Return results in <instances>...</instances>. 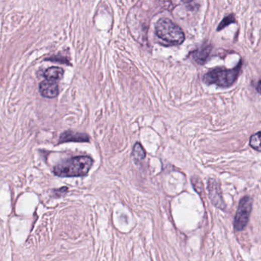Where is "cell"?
I'll list each match as a JSON object with an SVG mask.
<instances>
[{
  "mask_svg": "<svg viewBox=\"0 0 261 261\" xmlns=\"http://www.w3.org/2000/svg\"><path fill=\"white\" fill-rule=\"evenodd\" d=\"M92 165L93 160L89 156H76L56 165L54 173L61 177H83L90 171Z\"/></svg>",
  "mask_w": 261,
  "mask_h": 261,
  "instance_id": "cell-1",
  "label": "cell"
},
{
  "mask_svg": "<svg viewBox=\"0 0 261 261\" xmlns=\"http://www.w3.org/2000/svg\"><path fill=\"white\" fill-rule=\"evenodd\" d=\"M155 29L158 37L169 45H181L185 41L183 29L169 19H160L155 24Z\"/></svg>",
  "mask_w": 261,
  "mask_h": 261,
  "instance_id": "cell-2",
  "label": "cell"
},
{
  "mask_svg": "<svg viewBox=\"0 0 261 261\" xmlns=\"http://www.w3.org/2000/svg\"><path fill=\"white\" fill-rule=\"evenodd\" d=\"M241 64V62L239 63L238 65L233 69L222 67L214 69L204 75L203 81L207 84H216L222 88L231 86L240 74Z\"/></svg>",
  "mask_w": 261,
  "mask_h": 261,
  "instance_id": "cell-3",
  "label": "cell"
},
{
  "mask_svg": "<svg viewBox=\"0 0 261 261\" xmlns=\"http://www.w3.org/2000/svg\"><path fill=\"white\" fill-rule=\"evenodd\" d=\"M252 199L249 196H245L240 200L234 218V226L236 231H242L248 224L252 209Z\"/></svg>",
  "mask_w": 261,
  "mask_h": 261,
  "instance_id": "cell-4",
  "label": "cell"
},
{
  "mask_svg": "<svg viewBox=\"0 0 261 261\" xmlns=\"http://www.w3.org/2000/svg\"><path fill=\"white\" fill-rule=\"evenodd\" d=\"M208 193H209V197H210L212 203L218 208L224 210L225 203H224L222 199L220 183L217 180L211 179L208 181Z\"/></svg>",
  "mask_w": 261,
  "mask_h": 261,
  "instance_id": "cell-5",
  "label": "cell"
},
{
  "mask_svg": "<svg viewBox=\"0 0 261 261\" xmlns=\"http://www.w3.org/2000/svg\"><path fill=\"white\" fill-rule=\"evenodd\" d=\"M39 92L42 96L47 98H54L58 96L59 88L56 82L43 80L39 84Z\"/></svg>",
  "mask_w": 261,
  "mask_h": 261,
  "instance_id": "cell-6",
  "label": "cell"
},
{
  "mask_svg": "<svg viewBox=\"0 0 261 261\" xmlns=\"http://www.w3.org/2000/svg\"><path fill=\"white\" fill-rule=\"evenodd\" d=\"M90 138L84 133H77V132L67 130L61 133L60 136L59 143H64L67 142H89Z\"/></svg>",
  "mask_w": 261,
  "mask_h": 261,
  "instance_id": "cell-7",
  "label": "cell"
},
{
  "mask_svg": "<svg viewBox=\"0 0 261 261\" xmlns=\"http://www.w3.org/2000/svg\"><path fill=\"white\" fill-rule=\"evenodd\" d=\"M212 48L211 45H205L202 48H199L197 51H193L191 54V57L198 63V64H204L206 61L207 58L210 55Z\"/></svg>",
  "mask_w": 261,
  "mask_h": 261,
  "instance_id": "cell-8",
  "label": "cell"
},
{
  "mask_svg": "<svg viewBox=\"0 0 261 261\" xmlns=\"http://www.w3.org/2000/svg\"><path fill=\"white\" fill-rule=\"evenodd\" d=\"M64 70L61 67H51L46 69L44 72V77L50 81H59L64 75Z\"/></svg>",
  "mask_w": 261,
  "mask_h": 261,
  "instance_id": "cell-9",
  "label": "cell"
},
{
  "mask_svg": "<svg viewBox=\"0 0 261 261\" xmlns=\"http://www.w3.org/2000/svg\"><path fill=\"white\" fill-rule=\"evenodd\" d=\"M133 157L135 162H140L146 157V151L140 143H136L133 146Z\"/></svg>",
  "mask_w": 261,
  "mask_h": 261,
  "instance_id": "cell-10",
  "label": "cell"
},
{
  "mask_svg": "<svg viewBox=\"0 0 261 261\" xmlns=\"http://www.w3.org/2000/svg\"><path fill=\"white\" fill-rule=\"evenodd\" d=\"M250 146L257 152H260V133L259 132L250 137Z\"/></svg>",
  "mask_w": 261,
  "mask_h": 261,
  "instance_id": "cell-11",
  "label": "cell"
},
{
  "mask_svg": "<svg viewBox=\"0 0 261 261\" xmlns=\"http://www.w3.org/2000/svg\"><path fill=\"white\" fill-rule=\"evenodd\" d=\"M236 20L235 18H234V16L233 15H229V16H226L223 19L222 21L220 23L219 26H218V29H217V31H221L224 28L227 27V26L231 25V23H235Z\"/></svg>",
  "mask_w": 261,
  "mask_h": 261,
  "instance_id": "cell-12",
  "label": "cell"
},
{
  "mask_svg": "<svg viewBox=\"0 0 261 261\" xmlns=\"http://www.w3.org/2000/svg\"><path fill=\"white\" fill-rule=\"evenodd\" d=\"M192 183H193V186L198 193L199 194H202L203 193V185H202L201 180L197 178H193L192 179Z\"/></svg>",
  "mask_w": 261,
  "mask_h": 261,
  "instance_id": "cell-13",
  "label": "cell"
}]
</instances>
